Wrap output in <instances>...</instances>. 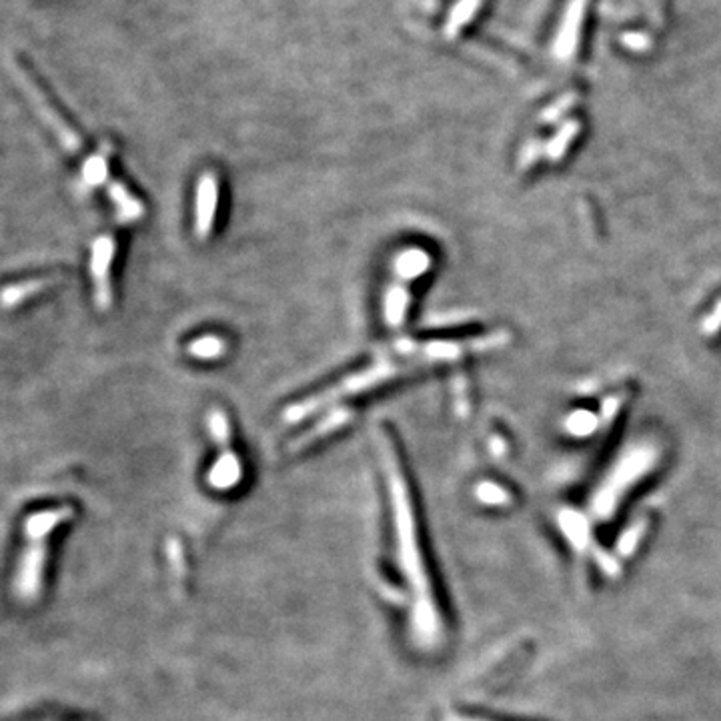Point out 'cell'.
<instances>
[{"mask_svg":"<svg viewBox=\"0 0 721 721\" xmlns=\"http://www.w3.org/2000/svg\"><path fill=\"white\" fill-rule=\"evenodd\" d=\"M411 285L393 281L389 285V289L385 291L383 297V319L387 323V327L391 329H403L407 315H409L411 309Z\"/></svg>","mask_w":721,"mask_h":721,"instance_id":"obj_10","label":"cell"},{"mask_svg":"<svg viewBox=\"0 0 721 721\" xmlns=\"http://www.w3.org/2000/svg\"><path fill=\"white\" fill-rule=\"evenodd\" d=\"M107 195L117 209V217L123 220V223H135V220L143 219L145 205L133 195L131 189H128L125 183H120L117 179L110 181V184L107 187Z\"/></svg>","mask_w":721,"mask_h":721,"instance_id":"obj_12","label":"cell"},{"mask_svg":"<svg viewBox=\"0 0 721 721\" xmlns=\"http://www.w3.org/2000/svg\"><path fill=\"white\" fill-rule=\"evenodd\" d=\"M219 179L215 173H202L197 184V199H195V235L197 239L205 240L212 229H215L217 212H219Z\"/></svg>","mask_w":721,"mask_h":721,"instance_id":"obj_6","label":"cell"},{"mask_svg":"<svg viewBox=\"0 0 721 721\" xmlns=\"http://www.w3.org/2000/svg\"><path fill=\"white\" fill-rule=\"evenodd\" d=\"M377 451L381 457V467L387 477V489L391 495V510L397 533V548H399V566L403 576L413 591V613L417 622V630L425 637H435L439 630L437 609L431 599V587L427 573H425L423 561L417 549V531H415V513L407 477L403 473L399 455L395 451V443L389 433L383 427L375 431Z\"/></svg>","mask_w":721,"mask_h":721,"instance_id":"obj_2","label":"cell"},{"mask_svg":"<svg viewBox=\"0 0 721 721\" xmlns=\"http://www.w3.org/2000/svg\"><path fill=\"white\" fill-rule=\"evenodd\" d=\"M393 275L395 281L413 285L415 281L429 271L431 255L423 247H407L393 258Z\"/></svg>","mask_w":721,"mask_h":721,"instance_id":"obj_9","label":"cell"},{"mask_svg":"<svg viewBox=\"0 0 721 721\" xmlns=\"http://www.w3.org/2000/svg\"><path fill=\"white\" fill-rule=\"evenodd\" d=\"M220 455L209 473V483L217 489H233L243 479V464L233 451V439L217 443Z\"/></svg>","mask_w":721,"mask_h":721,"instance_id":"obj_8","label":"cell"},{"mask_svg":"<svg viewBox=\"0 0 721 721\" xmlns=\"http://www.w3.org/2000/svg\"><path fill=\"white\" fill-rule=\"evenodd\" d=\"M351 421V411L349 409H341L337 407V411H331L327 417H321L315 425H313L311 429H307L291 443V449L299 451L313 445V443H317L321 439H325L331 433H337L341 427H345V425Z\"/></svg>","mask_w":721,"mask_h":721,"instance_id":"obj_11","label":"cell"},{"mask_svg":"<svg viewBox=\"0 0 721 721\" xmlns=\"http://www.w3.org/2000/svg\"><path fill=\"white\" fill-rule=\"evenodd\" d=\"M117 255V240L113 235H100L90 247V281L95 304L100 311H107L113 304V263Z\"/></svg>","mask_w":721,"mask_h":721,"instance_id":"obj_5","label":"cell"},{"mask_svg":"<svg viewBox=\"0 0 721 721\" xmlns=\"http://www.w3.org/2000/svg\"><path fill=\"white\" fill-rule=\"evenodd\" d=\"M483 347V341H447V339H409L401 337L393 341L383 349H379L373 360L359 371L351 373L332 383L327 389L315 395L304 397V399L293 403L283 411V419L286 423H299L311 415L319 413L321 409L337 405L351 397H359L371 393L379 387H383L397 379L407 375L419 373L427 367H435L439 363H451L457 360L469 351H477Z\"/></svg>","mask_w":721,"mask_h":721,"instance_id":"obj_1","label":"cell"},{"mask_svg":"<svg viewBox=\"0 0 721 721\" xmlns=\"http://www.w3.org/2000/svg\"><path fill=\"white\" fill-rule=\"evenodd\" d=\"M62 281H64V276L54 273V275L33 276V279L11 283V285H6L3 291H0V304H3L5 309L21 307L24 301L39 297V295L51 291L52 286H59Z\"/></svg>","mask_w":721,"mask_h":721,"instance_id":"obj_7","label":"cell"},{"mask_svg":"<svg viewBox=\"0 0 721 721\" xmlns=\"http://www.w3.org/2000/svg\"><path fill=\"white\" fill-rule=\"evenodd\" d=\"M587 0H571L569 6H567V16L566 21H563V26L559 31V39H557V51L561 54H567L571 51L573 42H576V34L579 31V23L581 18H584V8H585Z\"/></svg>","mask_w":721,"mask_h":721,"instance_id":"obj_13","label":"cell"},{"mask_svg":"<svg viewBox=\"0 0 721 721\" xmlns=\"http://www.w3.org/2000/svg\"><path fill=\"white\" fill-rule=\"evenodd\" d=\"M187 353L199 360H215L227 353V339L220 335H201L187 345Z\"/></svg>","mask_w":721,"mask_h":721,"instance_id":"obj_15","label":"cell"},{"mask_svg":"<svg viewBox=\"0 0 721 721\" xmlns=\"http://www.w3.org/2000/svg\"><path fill=\"white\" fill-rule=\"evenodd\" d=\"M447 721H485V719H475V717H465V716H451Z\"/></svg>","mask_w":721,"mask_h":721,"instance_id":"obj_16","label":"cell"},{"mask_svg":"<svg viewBox=\"0 0 721 721\" xmlns=\"http://www.w3.org/2000/svg\"><path fill=\"white\" fill-rule=\"evenodd\" d=\"M72 517V507H57L33 513L24 521L26 548L23 551L21 566L16 569L14 594L23 601H36L42 589V573L46 561V539L64 521Z\"/></svg>","mask_w":721,"mask_h":721,"instance_id":"obj_3","label":"cell"},{"mask_svg":"<svg viewBox=\"0 0 721 721\" xmlns=\"http://www.w3.org/2000/svg\"><path fill=\"white\" fill-rule=\"evenodd\" d=\"M80 174H82L80 179L85 181L89 187H108L110 181H113V177H110L108 156L105 153L87 156L80 164Z\"/></svg>","mask_w":721,"mask_h":721,"instance_id":"obj_14","label":"cell"},{"mask_svg":"<svg viewBox=\"0 0 721 721\" xmlns=\"http://www.w3.org/2000/svg\"><path fill=\"white\" fill-rule=\"evenodd\" d=\"M13 75L18 80V87L23 89L26 98H29V103L39 110V117L44 120V125L49 126L52 135L59 138L62 149L77 156L82 154L85 146H82L80 136L72 131L67 120L59 115V110L51 105V100H46L44 92L41 90L39 85H36V80L29 75V72L23 70L21 67H16V64H13Z\"/></svg>","mask_w":721,"mask_h":721,"instance_id":"obj_4","label":"cell"}]
</instances>
